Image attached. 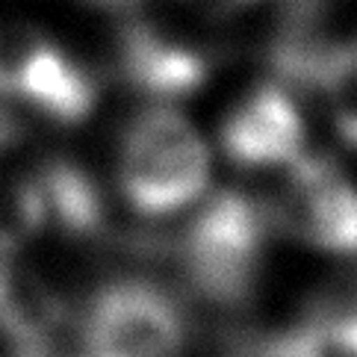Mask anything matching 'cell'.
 Returning <instances> with one entry per match:
<instances>
[{
  "instance_id": "cell-1",
  "label": "cell",
  "mask_w": 357,
  "mask_h": 357,
  "mask_svg": "<svg viewBox=\"0 0 357 357\" xmlns=\"http://www.w3.org/2000/svg\"><path fill=\"white\" fill-rule=\"evenodd\" d=\"M272 234L269 201L222 189L192 213L174 236L172 254L195 298L210 307H239L260 284Z\"/></svg>"
},
{
  "instance_id": "cell-2",
  "label": "cell",
  "mask_w": 357,
  "mask_h": 357,
  "mask_svg": "<svg viewBox=\"0 0 357 357\" xmlns=\"http://www.w3.org/2000/svg\"><path fill=\"white\" fill-rule=\"evenodd\" d=\"M119 183L124 201L145 219L183 210L210 183V151L181 112L151 107L127 127Z\"/></svg>"
},
{
  "instance_id": "cell-3",
  "label": "cell",
  "mask_w": 357,
  "mask_h": 357,
  "mask_svg": "<svg viewBox=\"0 0 357 357\" xmlns=\"http://www.w3.org/2000/svg\"><path fill=\"white\" fill-rule=\"evenodd\" d=\"M186 319L177 298L148 278L100 287L83 316V357H181Z\"/></svg>"
},
{
  "instance_id": "cell-4",
  "label": "cell",
  "mask_w": 357,
  "mask_h": 357,
  "mask_svg": "<svg viewBox=\"0 0 357 357\" xmlns=\"http://www.w3.org/2000/svg\"><path fill=\"white\" fill-rule=\"evenodd\" d=\"M269 201L275 231L334 254H357V189L325 157H296Z\"/></svg>"
},
{
  "instance_id": "cell-5",
  "label": "cell",
  "mask_w": 357,
  "mask_h": 357,
  "mask_svg": "<svg viewBox=\"0 0 357 357\" xmlns=\"http://www.w3.org/2000/svg\"><path fill=\"white\" fill-rule=\"evenodd\" d=\"M225 157L239 169H280L301 157L304 121L280 83H263L231 109L219 130Z\"/></svg>"
},
{
  "instance_id": "cell-6",
  "label": "cell",
  "mask_w": 357,
  "mask_h": 357,
  "mask_svg": "<svg viewBox=\"0 0 357 357\" xmlns=\"http://www.w3.org/2000/svg\"><path fill=\"white\" fill-rule=\"evenodd\" d=\"M119 71L124 83L154 100H181L195 95L210 77L204 50L174 42L151 24H127L119 39Z\"/></svg>"
},
{
  "instance_id": "cell-7",
  "label": "cell",
  "mask_w": 357,
  "mask_h": 357,
  "mask_svg": "<svg viewBox=\"0 0 357 357\" xmlns=\"http://www.w3.org/2000/svg\"><path fill=\"white\" fill-rule=\"evenodd\" d=\"M9 92L21 95L59 124L83 121L98 100L92 74L45 42H27L21 47L9 68Z\"/></svg>"
},
{
  "instance_id": "cell-8",
  "label": "cell",
  "mask_w": 357,
  "mask_h": 357,
  "mask_svg": "<svg viewBox=\"0 0 357 357\" xmlns=\"http://www.w3.org/2000/svg\"><path fill=\"white\" fill-rule=\"evenodd\" d=\"M66 304L47 280L18 260V254L0 257V334L18 349H47L62 328Z\"/></svg>"
},
{
  "instance_id": "cell-9",
  "label": "cell",
  "mask_w": 357,
  "mask_h": 357,
  "mask_svg": "<svg viewBox=\"0 0 357 357\" xmlns=\"http://www.w3.org/2000/svg\"><path fill=\"white\" fill-rule=\"evenodd\" d=\"M45 222L71 239H100L107 231V204L100 186L71 160H50L36 177Z\"/></svg>"
},
{
  "instance_id": "cell-10",
  "label": "cell",
  "mask_w": 357,
  "mask_h": 357,
  "mask_svg": "<svg viewBox=\"0 0 357 357\" xmlns=\"http://www.w3.org/2000/svg\"><path fill=\"white\" fill-rule=\"evenodd\" d=\"M310 95L325 100L340 139L357 148V45L325 42L313 68Z\"/></svg>"
},
{
  "instance_id": "cell-11",
  "label": "cell",
  "mask_w": 357,
  "mask_h": 357,
  "mask_svg": "<svg viewBox=\"0 0 357 357\" xmlns=\"http://www.w3.org/2000/svg\"><path fill=\"white\" fill-rule=\"evenodd\" d=\"M189 3H195L210 18H227V15H236L239 9L251 6L254 0H189Z\"/></svg>"
},
{
  "instance_id": "cell-12",
  "label": "cell",
  "mask_w": 357,
  "mask_h": 357,
  "mask_svg": "<svg viewBox=\"0 0 357 357\" xmlns=\"http://www.w3.org/2000/svg\"><path fill=\"white\" fill-rule=\"evenodd\" d=\"M18 357H54L47 349H21V354Z\"/></svg>"
},
{
  "instance_id": "cell-13",
  "label": "cell",
  "mask_w": 357,
  "mask_h": 357,
  "mask_svg": "<svg viewBox=\"0 0 357 357\" xmlns=\"http://www.w3.org/2000/svg\"><path fill=\"white\" fill-rule=\"evenodd\" d=\"M100 3H116V6H121V3H133V0H100Z\"/></svg>"
},
{
  "instance_id": "cell-14",
  "label": "cell",
  "mask_w": 357,
  "mask_h": 357,
  "mask_svg": "<svg viewBox=\"0 0 357 357\" xmlns=\"http://www.w3.org/2000/svg\"><path fill=\"white\" fill-rule=\"evenodd\" d=\"M354 45H357V42H354Z\"/></svg>"
}]
</instances>
